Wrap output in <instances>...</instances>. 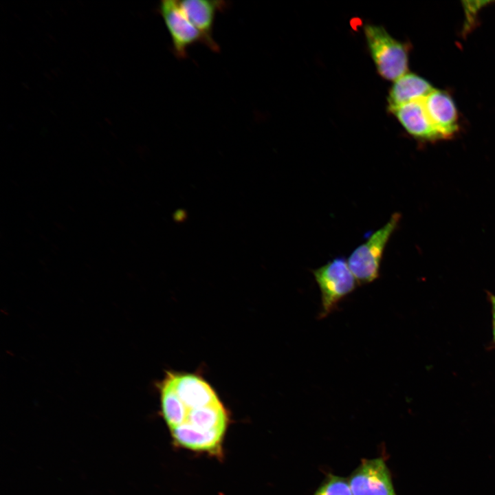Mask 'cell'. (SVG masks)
I'll return each mask as SVG.
<instances>
[{
	"label": "cell",
	"mask_w": 495,
	"mask_h": 495,
	"mask_svg": "<svg viewBox=\"0 0 495 495\" xmlns=\"http://www.w3.org/2000/svg\"><path fill=\"white\" fill-rule=\"evenodd\" d=\"M434 88L425 78L406 73L394 81L388 96V111L425 98Z\"/></svg>",
	"instance_id": "obj_10"
},
{
	"label": "cell",
	"mask_w": 495,
	"mask_h": 495,
	"mask_svg": "<svg viewBox=\"0 0 495 495\" xmlns=\"http://www.w3.org/2000/svg\"><path fill=\"white\" fill-rule=\"evenodd\" d=\"M389 111L414 138L428 142L441 140L429 119L423 99L396 107Z\"/></svg>",
	"instance_id": "obj_9"
},
{
	"label": "cell",
	"mask_w": 495,
	"mask_h": 495,
	"mask_svg": "<svg viewBox=\"0 0 495 495\" xmlns=\"http://www.w3.org/2000/svg\"><path fill=\"white\" fill-rule=\"evenodd\" d=\"M348 481L353 495H397L390 472L382 457L362 459Z\"/></svg>",
	"instance_id": "obj_5"
},
{
	"label": "cell",
	"mask_w": 495,
	"mask_h": 495,
	"mask_svg": "<svg viewBox=\"0 0 495 495\" xmlns=\"http://www.w3.org/2000/svg\"><path fill=\"white\" fill-rule=\"evenodd\" d=\"M157 10L171 39L172 51L178 59L188 56V50L197 43L204 45L202 35L184 14L179 1L163 0Z\"/></svg>",
	"instance_id": "obj_4"
},
{
	"label": "cell",
	"mask_w": 495,
	"mask_h": 495,
	"mask_svg": "<svg viewBox=\"0 0 495 495\" xmlns=\"http://www.w3.org/2000/svg\"><path fill=\"white\" fill-rule=\"evenodd\" d=\"M160 392L161 414L171 430L185 421L187 410L175 392L167 374L157 385Z\"/></svg>",
	"instance_id": "obj_11"
},
{
	"label": "cell",
	"mask_w": 495,
	"mask_h": 495,
	"mask_svg": "<svg viewBox=\"0 0 495 495\" xmlns=\"http://www.w3.org/2000/svg\"><path fill=\"white\" fill-rule=\"evenodd\" d=\"M166 374L187 412L220 401L212 386L200 376L172 372Z\"/></svg>",
	"instance_id": "obj_8"
},
{
	"label": "cell",
	"mask_w": 495,
	"mask_h": 495,
	"mask_svg": "<svg viewBox=\"0 0 495 495\" xmlns=\"http://www.w3.org/2000/svg\"><path fill=\"white\" fill-rule=\"evenodd\" d=\"M321 293L319 318L327 317L337 308L339 302L355 289L357 281L347 261L342 257L333 259L313 270Z\"/></svg>",
	"instance_id": "obj_3"
},
{
	"label": "cell",
	"mask_w": 495,
	"mask_h": 495,
	"mask_svg": "<svg viewBox=\"0 0 495 495\" xmlns=\"http://www.w3.org/2000/svg\"><path fill=\"white\" fill-rule=\"evenodd\" d=\"M364 32L369 52L381 77L395 81L408 69V45L395 38L380 25L366 24Z\"/></svg>",
	"instance_id": "obj_1"
},
{
	"label": "cell",
	"mask_w": 495,
	"mask_h": 495,
	"mask_svg": "<svg viewBox=\"0 0 495 495\" xmlns=\"http://www.w3.org/2000/svg\"><path fill=\"white\" fill-rule=\"evenodd\" d=\"M492 307H495V295L489 294Z\"/></svg>",
	"instance_id": "obj_14"
},
{
	"label": "cell",
	"mask_w": 495,
	"mask_h": 495,
	"mask_svg": "<svg viewBox=\"0 0 495 495\" xmlns=\"http://www.w3.org/2000/svg\"><path fill=\"white\" fill-rule=\"evenodd\" d=\"M179 3L185 16L202 35L204 45L214 52H219L213 37L214 25L217 14L225 11L229 3L217 0H184Z\"/></svg>",
	"instance_id": "obj_6"
},
{
	"label": "cell",
	"mask_w": 495,
	"mask_h": 495,
	"mask_svg": "<svg viewBox=\"0 0 495 495\" xmlns=\"http://www.w3.org/2000/svg\"><path fill=\"white\" fill-rule=\"evenodd\" d=\"M492 332L493 337L495 342V307H492Z\"/></svg>",
	"instance_id": "obj_13"
},
{
	"label": "cell",
	"mask_w": 495,
	"mask_h": 495,
	"mask_svg": "<svg viewBox=\"0 0 495 495\" xmlns=\"http://www.w3.org/2000/svg\"><path fill=\"white\" fill-rule=\"evenodd\" d=\"M314 495H353L348 478L329 474Z\"/></svg>",
	"instance_id": "obj_12"
},
{
	"label": "cell",
	"mask_w": 495,
	"mask_h": 495,
	"mask_svg": "<svg viewBox=\"0 0 495 495\" xmlns=\"http://www.w3.org/2000/svg\"><path fill=\"white\" fill-rule=\"evenodd\" d=\"M423 102L431 123L441 139L450 138L458 132V110L449 94L434 89L423 99Z\"/></svg>",
	"instance_id": "obj_7"
},
{
	"label": "cell",
	"mask_w": 495,
	"mask_h": 495,
	"mask_svg": "<svg viewBox=\"0 0 495 495\" xmlns=\"http://www.w3.org/2000/svg\"><path fill=\"white\" fill-rule=\"evenodd\" d=\"M400 219V213H393L382 227L357 247L349 256V267L359 285L371 283L379 277L384 252Z\"/></svg>",
	"instance_id": "obj_2"
}]
</instances>
